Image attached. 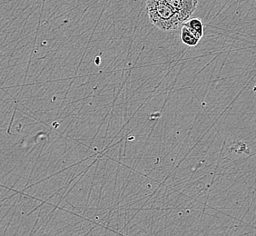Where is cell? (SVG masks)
Instances as JSON below:
<instances>
[{"mask_svg": "<svg viewBox=\"0 0 256 236\" xmlns=\"http://www.w3.org/2000/svg\"><path fill=\"white\" fill-rule=\"evenodd\" d=\"M146 11L150 22L162 31H174L186 20L164 0H146Z\"/></svg>", "mask_w": 256, "mask_h": 236, "instance_id": "6da1fadb", "label": "cell"}, {"mask_svg": "<svg viewBox=\"0 0 256 236\" xmlns=\"http://www.w3.org/2000/svg\"><path fill=\"white\" fill-rule=\"evenodd\" d=\"M181 40L184 44H186L188 46H191V48L196 46L200 41L196 36L191 33L184 26H182V30H181Z\"/></svg>", "mask_w": 256, "mask_h": 236, "instance_id": "277c9868", "label": "cell"}, {"mask_svg": "<svg viewBox=\"0 0 256 236\" xmlns=\"http://www.w3.org/2000/svg\"><path fill=\"white\" fill-rule=\"evenodd\" d=\"M166 4L176 10L186 20H189L196 10L198 0H164Z\"/></svg>", "mask_w": 256, "mask_h": 236, "instance_id": "7a4b0ae2", "label": "cell"}, {"mask_svg": "<svg viewBox=\"0 0 256 236\" xmlns=\"http://www.w3.org/2000/svg\"><path fill=\"white\" fill-rule=\"evenodd\" d=\"M182 26H184L186 30H189L191 33L196 36L199 40L201 38L204 36V23L202 20L198 18H190L189 20H186L184 24Z\"/></svg>", "mask_w": 256, "mask_h": 236, "instance_id": "3957f363", "label": "cell"}]
</instances>
